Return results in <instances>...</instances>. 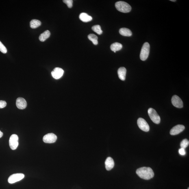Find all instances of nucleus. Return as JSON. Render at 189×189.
I'll return each instance as SVG.
<instances>
[{"instance_id":"obj_1","label":"nucleus","mask_w":189,"mask_h":189,"mask_svg":"<svg viewBox=\"0 0 189 189\" xmlns=\"http://www.w3.org/2000/svg\"><path fill=\"white\" fill-rule=\"evenodd\" d=\"M136 173L141 178L148 180L153 178L155 174L152 169L149 167H142L137 170Z\"/></svg>"},{"instance_id":"obj_2","label":"nucleus","mask_w":189,"mask_h":189,"mask_svg":"<svg viewBox=\"0 0 189 189\" xmlns=\"http://www.w3.org/2000/svg\"><path fill=\"white\" fill-rule=\"evenodd\" d=\"M117 10L123 13H128L130 11L131 7L130 5L125 1H118L115 4Z\"/></svg>"},{"instance_id":"obj_3","label":"nucleus","mask_w":189,"mask_h":189,"mask_svg":"<svg viewBox=\"0 0 189 189\" xmlns=\"http://www.w3.org/2000/svg\"><path fill=\"white\" fill-rule=\"evenodd\" d=\"M150 51V44L148 42H145L142 46L141 50L140 55L141 60L142 61H145L149 57Z\"/></svg>"},{"instance_id":"obj_4","label":"nucleus","mask_w":189,"mask_h":189,"mask_svg":"<svg viewBox=\"0 0 189 189\" xmlns=\"http://www.w3.org/2000/svg\"><path fill=\"white\" fill-rule=\"evenodd\" d=\"M148 113L150 118L155 124H159L160 122V118L156 111L152 108H150L148 110Z\"/></svg>"},{"instance_id":"obj_5","label":"nucleus","mask_w":189,"mask_h":189,"mask_svg":"<svg viewBox=\"0 0 189 189\" xmlns=\"http://www.w3.org/2000/svg\"><path fill=\"white\" fill-rule=\"evenodd\" d=\"M18 140L19 138L17 135L13 134L11 136L9 139V145L11 149L12 150L16 149L19 145Z\"/></svg>"},{"instance_id":"obj_6","label":"nucleus","mask_w":189,"mask_h":189,"mask_svg":"<svg viewBox=\"0 0 189 189\" xmlns=\"http://www.w3.org/2000/svg\"><path fill=\"white\" fill-rule=\"evenodd\" d=\"M138 127L142 131L148 132L150 130V127L146 120L142 118H139L137 120Z\"/></svg>"},{"instance_id":"obj_7","label":"nucleus","mask_w":189,"mask_h":189,"mask_svg":"<svg viewBox=\"0 0 189 189\" xmlns=\"http://www.w3.org/2000/svg\"><path fill=\"white\" fill-rule=\"evenodd\" d=\"M25 177V175L23 173L13 174L9 177L8 181L9 183H14L20 181Z\"/></svg>"},{"instance_id":"obj_8","label":"nucleus","mask_w":189,"mask_h":189,"mask_svg":"<svg viewBox=\"0 0 189 189\" xmlns=\"http://www.w3.org/2000/svg\"><path fill=\"white\" fill-rule=\"evenodd\" d=\"M57 139L56 135L53 133H49L44 136L43 140L45 143H53L56 141Z\"/></svg>"},{"instance_id":"obj_9","label":"nucleus","mask_w":189,"mask_h":189,"mask_svg":"<svg viewBox=\"0 0 189 189\" xmlns=\"http://www.w3.org/2000/svg\"><path fill=\"white\" fill-rule=\"evenodd\" d=\"M172 103L174 106L178 108H181L183 107V103L182 100L178 96L174 95L172 98Z\"/></svg>"},{"instance_id":"obj_10","label":"nucleus","mask_w":189,"mask_h":189,"mask_svg":"<svg viewBox=\"0 0 189 189\" xmlns=\"http://www.w3.org/2000/svg\"><path fill=\"white\" fill-rule=\"evenodd\" d=\"M64 70L62 68L56 67L51 72L52 75L54 78L59 79L62 77L64 74Z\"/></svg>"},{"instance_id":"obj_11","label":"nucleus","mask_w":189,"mask_h":189,"mask_svg":"<svg viewBox=\"0 0 189 189\" xmlns=\"http://www.w3.org/2000/svg\"><path fill=\"white\" fill-rule=\"evenodd\" d=\"M185 129L184 125H178L174 127L171 129L170 133L171 135H176L183 132Z\"/></svg>"},{"instance_id":"obj_12","label":"nucleus","mask_w":189,"mask_h":189,"mask_svg":"<svg viewBox=\"0 0 189 189\" xmlns=\"http://www.w3.org/2000/svg\"><path fill=\"white\" fill-rule=\"evenodd\" d=\"M16 107L20 109H25L27 105L26 101L22 97H19L16 99Z\"/></svg>"},{"instance_id":"obj_13","label":"nucleus","mask_w":189,"mask_h":189,"mask_svg":"<svg viewBox=\"0 0 189 189\" xmlns=\"http://www.w3.org/2000/svg\"><path fill=\"white\" fill-rule=\"evenodd\" d=\"M105 168L107 170H110L114 167L115 163L113 159L110 157H107L105 161Z\"/></svg>"},{"instance_id":"obj_14","label":"nucleus","mask_w":189,"mask_h":189,"mask_svg":"<svg viewBox=\"0 0 189 189\" xmlns=\"http://www.w3.org/2000/svg\"><path fill=\"white\" fill-rule=\"evenodd\" d=\"M127 70L124 67H121L118 70V77L122 81H125L126 78Z\"/></svg>"},{"instance_id":"obj_15","label":"nucleus","mask_w":189,"mask_h":189,"mask_svg":"<svg viewBox=\"0 0 189 189\" xmlns=\"http://www.w3.org/2000/svg\"><path fill=\"white\" fill-rule=\"evenodd\" d=\"M79 19L81 21L85 23H87L91 21L92 18L91 16H89L87 14L85 13H82L79 15Z\"/></svg>"},{"instance_id":"obj_16","label":"nucleus","mask_w":189,"mask_h":189,"mask_svg":"<svg viewBox=\"0 0 189 189\" xmlns=\"http://www.w3.org/2000/svg\"><path fill=\"white\" fill-rule=\"evenodd\" d=\"M119 33L122 36L125 37H130L132 35V31L129 29L122 28L120 29Z\"/></svg>"},{"instance_id":"obj_17","label":"nucleus","mask_w":189,"mask_h":189,"mask_svg":"<svg viewBox=\"0 0 189 189\" xmlns=\"http://www.w3.org/2000/svg\"><path fill=\"white\" fill-rule=\"evenodd\" d=\"M51 33L49 30H46L40 35L39 37V39L41 42H44L50 36Z\"/></svg>"},{"instance_id":"obj_18","label":"nucleus","mask_w":189,"mask_h":189,"mask_svg":"<svg viewBox=\"0 0 189 189\" xmlns=\"http://www.w3.org/2000/svg\"><path fill=\"white\" fill-rule=\"evenodd\" d=\"M122 47H123V46L121 44L118 43V42H115L111 45L110 49L111 50L115 53L116 51H119L121 50Z\"/></svg>"},{"instance_id":"obj_19","label":"nucleus","mask_w":189,"mask_h":189,"mask_svg":"<svg viewBox=\"0 0 189 189\" xmlns=\"http://www.w3.org/2000/svg\"><path fill=\"white\" fill-rule=\"evenodd\" d=\"M41 22L40 20L37 19H33L30 23V26L31 28L36 29L41 25Z\"/></svg>"},{"instance_id":"obj_20","label":"nucleus","mask_w":189,"mask_h":189,"mask_svg":"<svg viewBox=\"0 0 189 189\" xmlns=\"http://www.w3.org/2000/svg\"><path fill=\"white\" fill-rule=\"evenodd\" d=\"M88 38L92 42L94 45H97L98 43V37L96 35L93 34H89L88 36Z\"/></svg>"},{"instance_id":"obj_21","label":"nucleus","mask_w":189,"mask_h":189,"mask_svg":"<svg viewBox=\"0 0 189 189\" xmlns=\"http://www.w3.org/2000/svg\"><path fill=\"white\" fill-rule=\"evenodd\" d=\"M92 29L94 32L97 33L98 34L101 35L103 33L102 30L101 26L99 25H96L92 27Z\"/></svg>"},{"instance_id":"obj_22","label":"nucleus","mask_w":189,"mask_h":189,"mask_svg":"<svg viewBox=\"0 0 189 189\" xmlns=\"http://www.w3.org/2000/svg\"><path fill=\"white\" fill-rule=\"evenodd\" d=\"M189 144V140L186 139L183 140L180 143V147L181 148L185 149L188 147Z\"/></svg>"},{"instance_id":"obj_23","label":"nucleus","mask_w":189,"mask_h":189,"mask_svg":"<svg viewBox=\"0 0 189 189\" xmlns=\"http://www.w3.org/2000/svg\"><path fill=\"white\" fill-rule=\"evenodd\" d=\"M63 1L67 5L68 8H71L73 6V1L72 0H64Z\"/></svg>"},{"instance_id":"obj_24","label":"nucleus","mask_w":189,"mask_h":189,"mask_svg":"<svg viewBox=\"0 0 189 189\" xmlns=\"http://www.w3.org/2000/svg\"><path fill=\"white\" fill-rule=\"evenodd\" d=\"M0 51L4 54L6 53L7 52L6 48L1 41H0Z\"/></svg>"},{"instance_id":"obj_25","label":"nucleus","mask_w":189,"mask_h":189,"mask_svg":"<svg viewBox=\"0 0 189 189\" xmlns=\"http://www.w3.org/2000/svg\"><path fill=\"white\" fill-rule=\"evenodd\" d=\"M6 102L5 101L0 100V108H4L6 106Z\"/></svg>"},{"instance_id":"obj_26","label":"nucleus","mask_w":189,"mask_h":189,"mask_svg":"<svg viewBox=\"0 0 189 189\" xmlns=\"http://www.w3.org/2000/svg\"><path fill=\"white\" fill-rule=\"evenodd\" d=\"M179 152L180 154L182 155H185L186 153L185 149L181 148L179 149Z\"/></svg>"},{"instance_id":"obj_27","label":"nucleus","mask_w":189,"mask_h":189,"mask_svg":"<svg viewBox=\"0 0 189 189\" xmlns=\"http://www.w3.org/2000/svg\"><path fill=\"white\" fill-rule=\"evenodd\" d=\"M3 136V133L0 131V138H1Z\"/></svg>"},{"instance_id":"obj_28","label":"nucleus","mask_w":189,"mask_h":189,"mask_svg":"<svg viewBox=\"0 0 189 189\" xmlns=\"http://www.w3.org/2000/svg\"><path fill=\"white\" fill-rule=\"evenodd\" d=\"M170 1H173V2H175L176 1V0H170Z\"/></svg>"},{"instance_id":"obj_29","label":"nucleus","mask_w":189,"mask_h":189,"mask_svg":"<svg viewBox=\"0 0 189 189\" xmlns=\"http://www.w3.org/2000/svg\"><path fill=\"white\" fill-rule=\"evenodd\" d=\"M188 189H189V188H188Z\"/></svg>"}]
</instances>
